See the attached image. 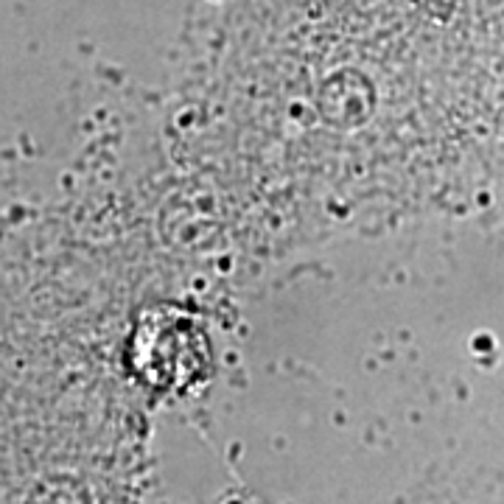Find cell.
Returning a JSON list of instances; mask_svg holds the SVG:
<instances>
[{"label":"cell","instance_id":"6da1fadb","mask_svg":"<svg viewBox=\"0 0 504 504\" xmlns=\"http://www.w3.org/2000/svg\"><path fill=\"white\" fill-rule=\"evenodd\" d=\"M210 365L205 333L188 317L160 311L134 333V367L160 390L196 384Z\"/></svg>","mask_w":504,"mask_h":504}]
</instances>
